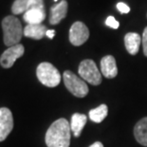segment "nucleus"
<instances>
[{
    "label": "nucleus",
    "instance_id": "nucleus-15",
    "mask_svg": "<svg viewBox=\"0 0 147 147\" xmlns=\"http://www.w3.org/2000/svg\"><path fill=\"white\" fill-rule=\"evenodd\" d=\"M47 32H48V30H47L46 26L42 24L27 25L24 29V35L29 37V38L40 40L46 35Z\"/></svg>",
    "mask_w": 147,
    "mask_h": 147
},
{
    "label": "nucleus",
    "instance_id": "nucleus-17",
    "mask_svg": "<svg viewBox=\"0 0 147 147\" xmlns=\"http://www.w3.org/2000/svg\"><path fill=\"white\" fill-rule=\"evenodd\" d=\"M108 113V107L106 105H101L98 107H96L94 109H91L89 111V119L92 121H94L96 123H102L105 120V117L107 116Z\"/></svg>",
    "mask_w": 147,
    "mask_h": 147
},
{
    "label": "nucleus",
    "instance_id": "nucleus-8",
    "mask_svg": "<svg viewBox=\"0 0 147 147\" xmlns=\"http://www.w3.org/2000/svg\"><path fill=\"white\" fill-rule=\"evenodd\" d=\"M13 128L11 111L7 107L0 108V142H4Z\"/></svg>",
    "mask_w": 147,
    "mask_h": 147
},
{
    "label": "nucleus",
    "instance_id": "nucleus-22",
    "mask_svg": "<svg viewBox=\"0 0 147 147\" xmlns=\"http://www.w3.org/2000/svg\"><path fill=\"white\" fill-rule=\"evenodd\" d=\"M89 147H104V144L101 142H96L93 144H91Z\"/></svg>",
    "mask_w": 147,
    "mask_h": 147
},
{
    "label": "nucleus",
    "instance_id": "nucleus-7",
    "mask_svg": "<svg viewBox=\"0 0 147 147\" xmlns=\"http://www.w3.org/2000/svg\"><path fill=\"white\" fill-rule=\"evenodd\" d=\"M24 52H25L24 46L21 45V44H17L15 46L10 47L0 56V65H1V67L4 68L11 67L15 63V61L18 58L23 56Z\"/></svg>",
    "mask_w": 147,
    "mask_h": 147
},
{
    "label": "nucleus",
    "instance_id": "nucleus-18",
    "mask_svg": "<svg viewBox=\"0 0 147 147\" xmlns=\"http://www.w3.org/2000/svg\"><path fill=\"white\" fill-rule=\"evenodd\" d=\"M105 25H106V26L112 28V29L117 30L119 28V26H120V23H119V22L116 20L113 16H108L107 18H106V20H105Z\"/></svg>",
    "mask_w": 147,
    "mask_h": 147
},
{
    "label": "nucleus",
    "instance_id": "nucleus-16",
    "mask_svg": "<svg viewBox=\"0 0 147 147\" xmlns=\"http://www.w3.org/2000/svg\"><path fill=\"white\" fill-rule=\"evenodd\" d=\"M86 121H87V117L84 114L74 113L72 115L70 121V128L71 131L73 132L74 137L76 138L80 137L84 125L86 124Z\"/></svg>",
    "mask_w": 147,
    "mask_h": 147
},
{
    "label": "nucleus",
    "instance_id": "nucleus-3",
    "mask_svg": "<svg viewBox=\"0 0 147 147\" xmlns=\"http://www.w3.org/2000/svg\"><path fill=\"white\" fill-rule=\"evenodd\" d=\"M36 76L40 83L48 87H55L61 82V74L54 65L48 62L41 63L36 69Z\"/></svg>",
    "mask_w": 147,
    "mask_h": 147
},
{
    "label": "nucleus",
    "instance_id": "nucleus-12",
    "mask_svg": "<svg viewBox=\"0 0 147 147\" xmlns=\"http://www.w3.org/2000/svg\"><path fill=\"white\" fill-rule=\"evenodd\" d=\"M46 18L45 9H30L24 13L23 19L28 25L41 24Z\"/></svg>",
    "mask_w": 147,
    "mask_h": 147
},
{
    "label": "nucleus",
    "instance_id": "nucleus-20",
    "mask_svg": "<svg viewBox=\"0 0 147 147\" xmlns=\"http://www.w3.org/2000/svg\"><path fill=\"white\" fill-rule=\"evenodd\" d=\"M117 9L121 13H128L130 11V8L123 2H119L117 4Z\"/></svg>",
    "mask_w": 147,
    "mask_h": 147
},
{
    "label": "nucleus",
    "instance_id": "nucleus-14",
    "mask_svg": "<svg viewBox=\"0 0 147 147\" xmlns=\"http://www.w3.org/2000/svg\"><path fill=\"white\" fill-rule=\"evenodd\" d=\"M134 136L140 144L147 147V117L137 123L134 127Z\"/></svg>",
    "mask_w": 147,
    "mask_h": 147
},
{
    "label": "nucleus",
    "instance_id": "nucleus-2",
    "mask_svg": "<svg viewBox=\"0 0 147 147\" xmlns=\"http://www.w3.org/2000/svg\"><path fill=\"white\" fill-rule=\"evenodd\" d=\"M1 25L4 33L3 40L5 45L10 48L19 44L22 36L24 35V30L22 29L19 19L13 15H9L2 20Z\"/></svg>",
    "mask_w": 147,
    "mask_h": 147
},
{
    "label": "nucleus",
    "instance_id": "nucleus-6",
    "mask_svg": "<svg viewBox=\"0 0 147 147\" xmlns=\"http://www.w3.org/2000/svg\"><path fill=\"white\" fill-rule=\"evenodd\" d=\"M89 37V30L83 22L73 23L69 30V41L73 46H81L84 44Z\"/></svg>",
    "mask_w": 147,
    "mask_h": 147
},
{
    "label": "nucleus",
    "instance_id": "nucleus-19",
    "mask_svg": "<svg viewBox=\"0 0 147 147\" xmlns=\"http://www.w3.org/2000/svg\"><path fill=\"white\" fill-rule=\"evenodd\" d=\"M142 43L143 46V53H144V55L147 57V27L144 29V30H143Z\"/></svg>",
    "mask_w": 147,
    "mask_h": 147
},
{
    "label": "nucleus",
    "instance_id": "nucleus-1",
    "mask_svg": "<svg viewBox=\"0 0 147 147\" xmlns=\"http://www.w3.org/2000/svg\"><path fill=\"white\" fill-rule=\"evenodd\" d=\"M70 123L64 118L55 121L46 133V144L48 147H69Z\"/></svg>",
    "mask_w": 147,
    "mask_h": 147
},
{
    "label": "nucleus",
    "instance_id": "nucleus-11",
    "mask_svg": "<svg viewBox=\"0 0 147 147\" xmlns=\"http://www.w3.org/2000/svg\"><path fill=\"white\" fill-rule=\"evenodd\" d=\"M101 71L105 78L113 79L118 74V67L115 58L112 55H106L101 60Z\"/></svg>",
    "mask_w": 147,
    "mask_h": 147
},
{
    "label": "nucleus",
    "instance_id": "nucleus-5",
    "mask_svg": "<svg viewBox=\"0 0 147 147\" xmlns=\"http://www.w3.org/2000/svg\"><path fill=\"white\" fill-rule=\"evenodd\" d=\"M79 75L84 81L93 84V86H99L102 83V75L99 71L98 67L94 61L86 59L81 62L79 65Z\"/></svg>",
    "mask_w": 147,
    "mask_h": 147
},
{
    "label": "nucleus",
    "instance_id": "nucleus-23",
    "mask_svg": "<svg viewBox=\"0 0 147 147\" xmlns=\"http://www.w3.org/2000/svg\"><path fill=\"white\" fill-rule=\"evenodd\" d=\"M54 1H55V2H56V1H58V0H54Z\"/></svg>",
    "mask_w": 147,
    "mask_h": 147
},
{
    "label": "nucleus",
    "instance_id": "nucleus-21",
    "mask_svg": "<svg viewBox=\"0 0 147 147\" xmlns=\"http://www.w3.org/2000/svg\"><path fill=\"white\" fill-rule=\"evenodd\" d=\"M55 30H48V32H47V33H46V35L49 37V39H52L53 37H54V35H55Z\"/></svg>",
    "mask_w": 147,
    "mask_h": 147
},
{
    "label": "nucleus",
    "instance_id": "nucleus-9",
    "mask_svg": "<svg viewBox=\"0 0 147 147\" xmlns=\"http://www.w3.org/2000/svg\"><path fill=\"white\" fill-rule=\"evenodd\" d=\"M45 9L44 0H15L11 6L12 13L17 15L25 13L30 9Z\"/></svg>",
    "mask_w": 147,
    "mask_h": 147
},
{
    "label": "nucleus",
    "instance_id": "nucleus-4",
    "mask_svg": "<svg viewBox=\"0 0 147 147\" xmlns=\"http://www.w3.org/2000/svg\"><path fill=\"white\" fill-rule=\"evenodd\" d=\"M63 79L65 87L71 94L78 97L84 98L88 93V86L83 79H81L76 74L69 70H65L63 74Z\"/></svg>",
    "mask_w": 147,
    "mask_h": 147
},
{
    "label": "nucleus",
    "instance_id": "nucleus-13",
    "mask_svg": "<svg viewBox=\"0 0 147 147\" xmlns=\"http://www.w3.org/2000/svg\"><path fill=\"white\" fill-rule=\"evenodd\" d=\"M140 43H142V38H140V34L136 32H128L124 36L125 48L131 55H136L139 52Z\"/></svg>",
    "mask_w": 147,
    "mask_h": 147
},
{
    "label": "nucleus",
    "instance_id": "nucleus-10",
    "mask_svg": "<svg viewBox=\"0 0 147 147\" xmlns=\"http://www.w3.org/2000/svg\"><path fill=\"white\" fill-rule=\"evenodd\" d=\"M68 5L65 0H62L61 2L56 3L51 8V16H49V23L51 25H57L67 16Z\"/></svg>",
    "mask_w": 147,
    "mask_h": 147
}]
</instances>
